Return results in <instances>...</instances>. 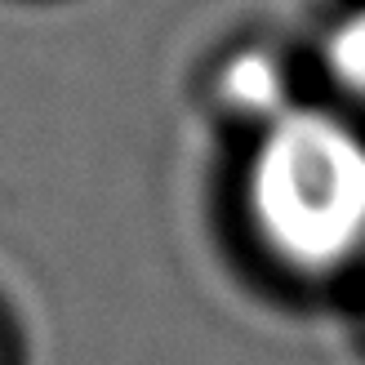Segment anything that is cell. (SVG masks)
<instances>
[{
  "label": "cell",
  "instance_id": "6da1fadb",
  "mask_svg": "<svg viewBox=\"0 0 365 365\" xmlns=\"http://www.w3.org/2000/svg\"><path fill=\"white\" fill-rule=\"evenodd\" d=\"M250 214L289 267L348 263L365 245V138L330 112L285 107L254 148Z\"/></svg>",
  "mask_w": 365,
  "mask_h": 365
},
{
  "label": "cell",
  "instance_id": "3957f363",
  "mask_svg": "<svg viewBox=\"0 0 365 365\" xmlns=\"http://www.w3.org/2000/svg\"><path fill=\"white\" fill-rule=\"evenodd\" d=\"M325 67L348 94L365 103V9H352L325 36Z\"/></svg>",
  "mask_w": 365,
  "mask_h": 365
},
{
  "label": "cell",
  "instance_id": "7a4b0ae2",
  "mask_svg": "<svg viewBox=\"0 0 365 365\" xmlns=\"http://www.w3.org/2000/svg\"><path fill=\"white\" fill-rule=\"evenodd\" d=\"M223 89L241 112H259V116H281L285 112V85H281V67L263 58V53H241L232 58L223 71Z\"/></svg>",
  "mask_w": 365,
  "mask_h": 365
}]
</instances>
